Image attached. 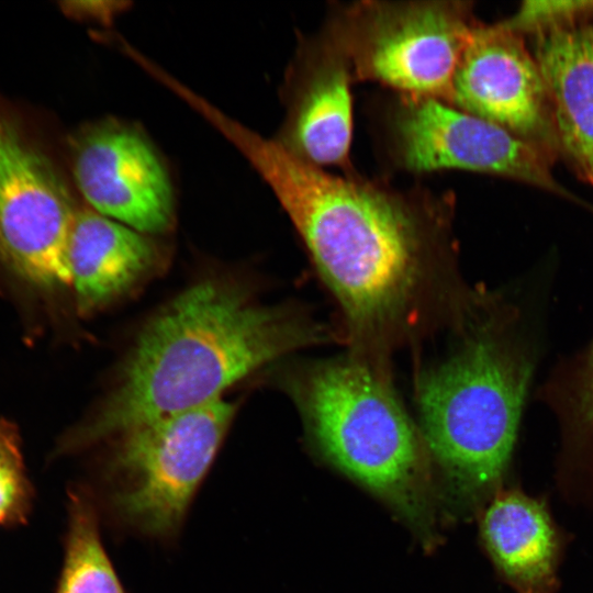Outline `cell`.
<instances>
[{"instance_id": "cell-16", "label": "cell", "mask_w": 593, "mask_h": 593, "mask_svg": "<svg viewBox=\"0 0 593 593\" xmlns=\"http://www.w3.org/2000/svg\"><path fill=\"white\" fill-rule=\"evenodd\" d=\"M542 395L566 436L593 449V339L553 372Z\"/></svg>"}, {"instance_id": "cell-14", "label": "cell", "mask_w": 593, "mask_h": 593, "mask_svg": "<svg viewBox=\"0 0 593 593\" xmlns=\"http://www.w3.org/2000/svg\"><path fill=\"white\" fill-rule=\"evenodd\" d=\"M481 533L495 566L518 593L556 590L558 537L540 502L515 490L495 493Z\"/></svg>"}, {"instance_id": "cell-18", "label": "cell", "mask_w": 593, "mask_h": 593, "mask_svg": "<svg viewBox=\"0 0 593 593\" xmlns=\"http://www.w3.org/2000/svg\"><path fill=\"white\" fill-rule=\"evenodd\" d=\"M591 7H593V1L588 0H530L523 2L517 12L503 23L511 30L525 35L536 29L573 16Z\"/></svg>"}, {"instance_id": "cell-13", "label": "cell", "mask_w": 593, "mask_h": 593, "mask_svg": "<svg viewBox=\"0 0 593 593\" xmlns=\"http://www.w3.org/2000/svg\"><path fill=\"white\" fill-rule=\"evenodd\" d=\"M150 239L92 209L76 210L69 238L71 286L81 314L128 292L157 262Z\"/></svg>"}, {"instance_id": "cell-11", "label": "cell", "mask_w": 593, "mask_h": 593, "mask_svg": "<svg viewBox=\"0 0 593 593\" xmlns=\"http://www.w3.org/2000/svg\"><path fill=\"white\" fill-rule=\"evenodd\" d=\"M523 36L546 83L560 155L593 186V7Z\"/></svg>"}, {"instance_id": "cell-8", "label": "cell", "mask_w": 593, "mask_h": 593, "mask_svg": "<svg viewBox=\"0 0 593 593\" xmlns=\"http://www.w3.org/2000/svg\"><path fill=\"white\" fill-rule=\"evenodd\" d=\"M75 211L46 157L0 112V260L44 289L71 286Z\"/></svg>"}, {"instance_id": "cell-7", "label": "cell", "mask_w": 593, "mask_h": 593, "mask_svg": "<svg viewBox=\"0 0 593 593\" xmlns=\"http://www.w3.org/2000/svg\"><path fill=\"white\" fill-rule=\"evenodd\" d=\"M385 137L392 160L407 171L469 170L562 191L542 153L439 99L399 94L388 111Z\"/></svg>"}, {"instance_id": "cell-9", "label": "cell", "mask_w": 593, "mask_h": 593, "mask_svg": "<svg viewBox=\"0 0 593 593\" xmlns=\"http://www.w3.org/2000/svg\"><path fill=\"white\" fill-rule=\"evenodd\" d=\"M450 104L560 155L546 83L525 37L503 22L477 23L452 80Z\"/></svg>"}, {"instance_id": "cell-2", "label": "cell", "mask_w": 593, "mask_h": 593, "mask_svg": "<svg viewBox=\"0 0 593 593\" xmlns=\"http://www.w3.org/2000/svg\"><path fill=\"white\" fill-rule=\"evenodd\" d=\"M309 335L293 316L255 303L235 282L200 281L144 326L110 393L59 450L87 448L215 401Z\"/></svg>"}, {"instance_id": "cell-1", "label": "cell", "mask_w": 593, "mask_h": 593, "mask_svg": "<svg viewBox=\"0 0 593 593\" xmlns=\"http://www.w3.org/2000/svg\"><path fill=\"white\" fill-rule=\"evenodd\" d=\"M198 113L270 187L350 320L373 325L403 306L415 282L427 222L440 201L329 174L209 101L200 102Z\"/></svg>"}, {"instance_id": "cell-15", "label": "cell", "mask_w": 593, "mask_h": 593, "mask_svg": "<svg viewBox=\"0 0 593 593\" xmlns=\"http://www.w3.org/2000/svg\"><path fill=\"white\" fill-rule=\"evenodd\" d=\"M56 593H125L104 549L92 492L68 491L65 560Z\"/></svg>"}, {"instance_id": "cell-5", "label": "cell", "mask_w": 593, "mask_h": 593, "mask_svg": "<svg viewBox=\"0 0 593 593\" xmlns=\"http://www.w3.org/2000/svg\"><path fill=\"white\" fill-rule=\"evenodd\" d=\"M235 411L234 403L220 398L112 438L115 441L103 473L114 517L147 536L174 535Z\"/></svg>"}, {"instance_id": "cell-3", "label": "cell", "mask_w": 593, "mask_h": 593, "mask_svg": "<svg viewBox=\"0 0 593 593\" xmlns=\"http://www.w3.org/2000/svg\"><path fill=\"white\" fill-rule=\"evenodd\" d=\"M537 355L524 310L505 304L421 384L425 441L470 502L494 491L508 467Z\"/></svg>"}, {"instance_id": "cell-4", "label": "cell", "mask_w": 593, "mask_h": 593, "mask_svg": "<svg viewBox=\"0 0 593 593\" xmlns=\"http://www.w3.org/2000/svg\"><path fill=\"white\" fill-rule=\"evenodd\" d=\"M325 456L394 507L415 528L430 530V483L423 449L392 392L366 367L332 362L291 387Z\"/></svg>"}, {"instance_id": "cell-6", "label": "cell", "mask_w": 593, "mask_h": 593, "mask_svg": "<svg viewBox=\"0 0 593 593\" xmlns=\"http://www.w3.org/2000/svg\"><path fill=\"white\" fill-rule=\"evenodd\" d=\"M478 22L469 2L358 1L332 10L323 35L353 79L450 103L452 80Z\"/></svg>"}, {"instance_id": "cell-17", "label": "cell", "mask_w": 593, "mask_h": 593, "mask_svg": "<svg viewBox=\"0 0 593 593\" xmlns=\"http://www.w3.org/2000/svg\"><path fill=\"white\" fill-rule=\"evenodd\" d=\"M32 494L18 430L0 421V525L22 524L30 513Z\"/></svg>"}, {"instance_id": "cell-10", "label": "cell", "mask_w": 593, "mask_h": 593, "mask_svg": "<svg viewBox=\"0 0 593 593\" xmlns=\"http://www.w3.org/2000/svg\"><path fill=\"white\" fill-rule=\"evenodd\" d=\"M72 171L91 209L139 233L166 231L172 217L168 175L137 133L99 126L76 138Z\"/></svg>"}, {"instance_id": "cell-12", "label": "cell", "mask_w": 593, "mask_h": 593, "mask_svg": "<svg viewBox=\"0 0 593 593\" xmlns=\"http://www.w3.org/2000/svg\"><path fill=\"white\" fill-rule=\"evenodd\" d=\"M351 71L322 34L312 41L293 98L288 125L290 152L309 164L348 165L353 134Z\"/></svg>"}]
</instances>
